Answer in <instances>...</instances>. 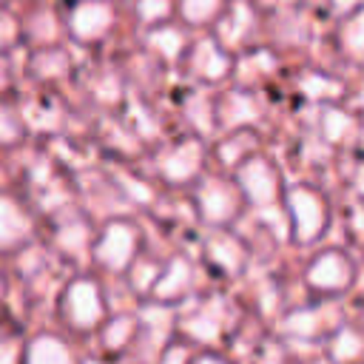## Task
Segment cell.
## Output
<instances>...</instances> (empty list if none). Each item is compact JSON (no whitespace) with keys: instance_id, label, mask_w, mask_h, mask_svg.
<instances>
[{"instance_id":"obj_1","label":"cell","mask_w":364,"mask_h":364,"mask_svg":"<svg viewBox=\"0 0 364 364\" xmlns=\"http://www.w3.org/2000/svg\"><path fill=\"white\" fill-rule=\"evenodd\" d=\"M65 316H68L71 327H77V330H94L100 324L102 307H100V299L88 282H82V287H74V293L68 296Z\"/></svg>"},{"instance_id":"obj_2","label":"cell","mask_w":364,"mask_h":364,"mask_svg":"<svg viewBox=\"0 0 364 364\" xmlns=\"http://www.w3.org/2000/svg\"><path fill=\"white\" fill-rule=\"evenodd\" d=\"M23 364H80V361H77V355L71 353V347L63 338L43 333L26 347Z\"/></svg>"},{"instance_id":"obj_3","label":"cell","mask_w":364,"mask_h":364,"mask_svg":"<svg viewBox=\"0 0 364 364\" xmlns=\"http://www.w3.org/2000/svg\"><path fill=\"white\" fill-rule=\"evenodd\" d=\"M26 353L14 338H0V364H23Z\"/></svg>"},{"instance_id":"obj_4","label":"cell","mask_w":364,"mask_h":364,"mask_svg":"<svg viewBox=\"0 0 364 364\" xmlns=\"http://www.w3.org/2000/svg\"><path fill=\"white\" fill-rule=\"evenodd\" d=\"M191 364H228L225 358H219V355H210V353H202V355H196V358H191Z\"/></svg>"}]
</instances>
